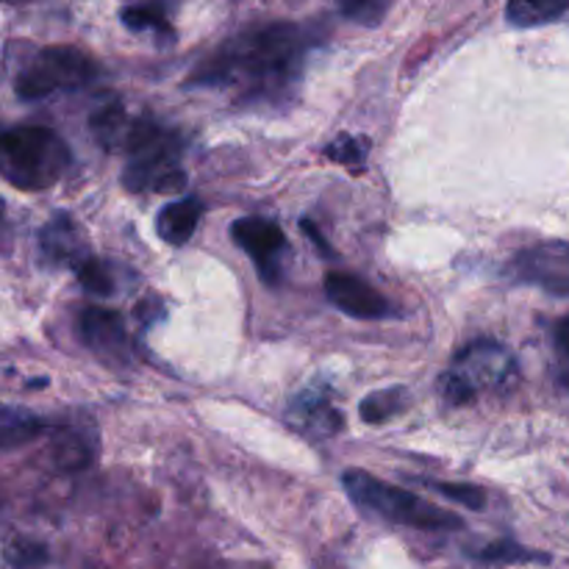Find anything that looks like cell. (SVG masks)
<instances>
[{
  "instance_id": "7c38bea8",
  "label": "cell",
  "mask_w": 569,
  "mask_h": 569,
  "mask_svg": "<svg viewBox=\"0 0 569 569\" xmlns=\"http://www.w3.org/2000/svg\"><path fill=\"white\" fill-rule=\"evenodd\" d=\"M206 206L203 200L189 194V198L172 200L156 217V233H159L161 242L172 244V248H181L192 239V233L198 231L200 217H203Z\"/></svg>"
},
{
  "instance_id": "8992f818",
  "label": "cell",
  "mask_w": 569,
  "mask_h": 569,
  "mask_svg": "<svg viewBox=\"0 0 569 569\" xmlns=\"http://www.w3.org/2000/svg\"><path fill=\"white\" fill-rule=\"evenodd\" d=\"M515 376V361L500 345L476 342L456 356V365L439 381L450 403H470L481 387H503Z\"/></svg>"
},
{
  "instance_id": "e0dca14e",
  "label": "cell",
  "mask_w": 569,
  "mask_h": 569,
  "mask_svg": "<svg viewBox=\"0 0 569 569\" xmlns=\"http://www.w3.org/2000/svg\"><path fill=\"white\" fill-rule=\"evenodd\" d=\"M122 22L131 31H156L161 37H172V28L167 22L164 6L161 3H133L122 9Z\"/></svg>"
},
{
  "instance_id": "6da1fadb",
  "label": "cell",
  "mask_w": 569,
  "mask_h": 569,
  "mask_svg": "<svg viewBox=\"0 0 569 569\" xmlns=\"http://www.w3.org/2000/svg\"><path fill=\"white\" fill-rule=\"evenodd\" d=\"M306 31L292 22L256 26L228 39L192 76L198 87H231L250 100H278L303 72Z\"/></svg>"
},
{
  "instance_id": "5bb4252c",
  "label": "cell",
  "mask_w": 569,
  "mask_h": 569,
  "mask_svg": "<svg viewBox=\"0 0 569 569\" xmlns=\"http://www.w3.org/2000/svg\"><path fill=\"white\" fill-rule=\"evenodd\" d=\"M133 117L120 103L103 106L98 114H92V133L106 150H122L128 131H131Z\"/></svg>"
},
{
  "instance_id": "603a6c76",
  "label": "cell",
  "mask_w": 569,
  "mask_h": 569,
  "mask_svg": "<svg viewBox=\"0 0 569 569\" xmlns=\"http://www.w3.org/2000/svg\"><path fill=\"white\" fill-rule=\"evenodd\" d=\"M326 156L331 161H337V164L350 167V170H365V161H367L365 144H361L356 137H348V133L333 139V142L326 148Z\"/></svg>"
},
{
  "instance_id": "30bf717a",
  "label": "cell",
  "mask_w": 569,
  "mask_h": 569,
  "mask_svg": "<svg viewBox=\"0 0 569 569\" xmlns=\"http://www.w3.org/2000/svg\"><path fill=\"white\" fill-rule=\"evenodd\" d=\"M322 283H326V298L342 315L353 317V320H383V317L392 315L389 300L376 287L361 281L359 276H350V272H328Z\"/></svg>"
},
{
  "instance_id": "7a4b0ae2",
  "label": "cell",
  "mask_w": 569,
  "mask_h": 569,
  "mask_svg": "<svg viewBox=\"0 0 569 569\" xmlns=\"http://www.w3.org/2000/svg\"><path fill=\"white\" fill-rule=\"evenodd\" d=\"M70 148L44 126H14L0 131V176L22 192H42L70 170Z\"/></svg>"
},
{
  "instance_id": "d6986e66",
  "label": "cell",
  "mask_w": 569,
  "mask_h": 569,
  "mask_svg": "<svg viewBox=\"0 0 569 569\" xmlns=\"http://www.w3.org/2000/svg\"><path fill=\"white\" fill-rule=\"evenodd\" d=\"M72 272H76L78 283H81L87 292L98 295V298L114 295V276H111L109 264H103V261L94 259V256H87V259L78 261V264L72 267Z\"/></svg>"
},
{
  "instance_id": "8fae6325",
  "label": "cell",
  "mask_w": 569,
  "mask_h": 569,
  "mask_svg": "<svg viewBox=\"0 0 569 569\" xmlns=\"http://www.w3.org/2000/svg\"><path fill=\"white\" fill-rule=\"evenodd\" d=\"M39 248H42L44 259L56 261V264H67L70 270L89 256L81 231H78V226L67 214H56L39 231Z\"/></svg>"
},
{
  "instance_id": "277c9868",
  "label": "cell",
  "mask_w": 569,
  "mask_h": 569,
  "mask_svg": "<svg viewBox=\"0 0 569 569\" xmlns=\"http://www.w3.org/2000/svg\"><path fill=\"white\" fill-rule=\"evenodd\" d=\"M345 492L350 495L359 509L395 522V526L420 528V531H459L465 522L453 511H445L428 500L417 498L409 489L383 483L381 478L370 476L365 470H348L342 476Z\"/></svg>"
},
{
  "instance_id": "9c48e42d",
  "label": "cell",
  "mask_w": 569,
  "mask_h": 569,
  "mask_svg": "<svg viewBox=\"0 0 569 569\" xmlns=\"http://www.w3.org/2000/svg\"><path fill=\"white\" fill-rule=\"evenodd\" d=\"M78 337L81 342L98 356L100 361L111 367H126L131 359V342H128L126 322L117 311L89 306L78 315Z\"/></svg>"
},
{
  "instance_id": "d4e9b609",
  "label": "cell",
  "mask_w": 569,
  "mask_h": 569,
  "mask_svg": "<svg viewBox=\"0 0 569 569\" xmlns=\"http://www.w3.org/2000/svg\"><path fill=\"white\" fill-rule=\"evenodd\" d=\"M553 342H556V353H559L561 365H565V370L569 372V317L559 320V326H556L553 331Z\"/></svg>"
},
{
  "instance_id": "4316f807",
  "label": "cell",
  "mask_w": 569,
  "mask_h": 569,
  "mask_svg": "<svg viewBox=\"0 0 569 569\" xmlns=\"http://www.w3.org/2000/svg\"><path fill=\"white\" fill-rule=\"evenodd\" d=\"M3 209H6V206H3V200H0V217H3Z\"/></svg>"
},
{
  "instance_id": "52a82bcc",
  "label": "cell",
  "mask_w": 569,
  "mask_h": 569,
  "mask_svg": "<svg viewBox=\"0 0 569 569\" xmlns=\"http://www.w3.org/2000/svg\"><path fill=\"white\" fill-rule=\"evenodd\" d=\"M511 270L520 281L542 287L556 298H569V239L533 244L511 261Z\"/></svg>"
},
{
  "instance_id": "2e32d148",
  "label": "cell",
  "mask_w": 569,
  "mask_h": 569,
  "mask_svg": "<svg viewBox=\"0 0 569 569\" xmlns=\"http://www.w3.org/2000/svg\"><path fill=\"white\" fill-rule=\"evenodd\" d=\"M292 415L300 417L306 422V428L322 433V437H331L342 428V417H339L337 409L328 406V400L311 398V395H303L298 403L292 406Z\"/></svg>"
},
{
  "instance_id": "ac0fdd59",
  "label": "cell",
  "mask_w": 569,
  "mask_h": 569,
  "mask_svg": "<svg viewBox=\"0 0 569 569\" xmlns=\"http://www.w3.org/2000/svg\"><path fill=\"white\" fill-rule=\"evenodd\" d=\"M403 409H406V392H403V389H383V392H376V395H370L367 400H361L359 415H361V420H365V422H372V426H378V422L392 420V417L400 415Z\"/></svg>"
},
{
  "instance_id": "cb8c5ba5",
  "label": "cell",
  "mask_w": 569,
  "mask_h": 569,
  "mask_svg": "<svg viewBox=\"0 0 569 569\" xmlns=\"http://www.w3.org/2000/svg\"><path fill=\"white\" fill-rule=\"evenodd\" d=\"M9 559H11V565H17V567H31V565H42V559H44V550L39 548V545H33V542H26V539H20V542H14V545H11V550H9Z\"/></svg>"
},
{
  "instance_id": "3957f363",
  "label": "cell",
  "mask_w": 569,
  "mask_h": 569,
  "mask_svg": "<svg viewBox=\"0 0 569 569\" xmlns=\"http://www.w3.org/2000/svg\"><path fill=\"white\" fill-rule=\"evenodd\" d=\"M122 153H128L122 183L131 192L176 194L187 187V172L181 164V139L170 128L156 126L148 117H137Z\"/></svg>"
},
{
  "instance_id": "9a60e30c",
  "label": "cell",
  "mask_w": 569,
  "mask_h": 569,
  "mask_svg": "<svg viewBox=\"0 0 569 569\" xmlns=\"http://www.w3.org/2000/svg\"><path fill=\"white\" fill-rule=\"evenodd\" d=\"M42 420L28 411L20 409H3L0 411V453L20 448V445L31 442L37 433H42Z\"/></svg>"
},
{
  "instance_id": "ffe728a7",
  "label": "cell",
  "mask_w": 569,
  "mask_h": 569,
  "mask_svg": "<svg viewBox=\"0 0 569 569\" xmlns=\"http://www.w3.org/2000/svg\"><path fill=\"white\" fill-rule=\"evenodd\" d=\"M478 559L487 561V565H522V561H548V556L531 553V550L520 548L517 542L503 539V542H495L489 548H483L478 553Z\"/></svg>"
},
{
  "instance_id": "484cf974",
  "label": "cell",
  "mask_w": 569,
  "mask_h": 569,
  "mask_svg": "<svg viewBox=\"0 0 569 569\" xmlns=\"http://www.w3.org/2000/svg\"><path fill=\"white\" fill-rule=\"evenodd\" d=\"M300 228H303V231L309 233V237H311V242H315L317 248H320V253H322V256H333V250L328 248V244H326V239H322V233L317 231V228H315V222H311V220H303V222H300Z\"/></svg>"
},
{
  "instance_id": "5b68a950",
  "label": "cell",
  "mask_w": 569,
  "mask_h": 569,
  "mask_svg": "<svg viewBox=\"0 0 569 569\" xmlns=\"http://www.w3.org/2000/svg\"><path fill=\"white\" fill-rule=\"evenodd\" d=\"M100 76V67L92 56L78 48H44L39 50L17 76L14 89L22 100H42L53 92L81 89Z\"/></svg>"
},
{
  "instance_id": "44dd1931",
  "label": "cell",
  "mask_w": 569,
  "mask_h": 569,
  "mask_svg": "<svg viewBox=\"0 0 569 569\" xmlns=\"http://www.w3.org/2000/svg\"><path fill=\"white\" fill-rule=\"evenodd\" d=\"M392 0H339V11L359 26H378L387 17Z\"/></svg>"
},
{
  "instance_id": "ba28073f",
  "label": "cell",
  "mask_w": 569,
  "mask_h": 569,
  "mask_svg": "<svg viewBox=\"0 0 569 569\" xmlns=\"http://www.w3.org/2000/svg\"><path fill=\"white\" fill-rule=\"evenodd\" d=\"M233 242L253 259L256 272L267 287L281 281V253L287 250V237L281 228L264 217H244L231 226Z\"/></svg>"
},
{
  "instance_id": "7402d4cb",
  "label": "cell",
  "mask_w": 569,
  "mask_h": 569,
  "mask_svg": "<svg viewBox=\"0 0 569 569\" xmlns=\"http://www.w3.org/2000/svg\"><path fill=\"white\" fill-rule=\"evenodd\" d=\"M426 487H431L433 492H439L442 498L453 500V503L467 506L472 511H481L487 506V495L483 489L472 487V483H448V481H426Z\"/></svg>"
},
{
  "instance_id": "4fadbf2b",
  "label": "cell",
  "mask_w": 569,
  "mask_h": 569,
  "mask_svg": "<svg viewBox=\"0 0 569 569\" xmlns=\"http://www.w3.org/2000/svg\"><path fill=\"white\" fill-rule=\"evenodd\" d=\"M569 0H509L506 17L517 28H537L567 14Z\"/></svg>"
}]
</instances>
